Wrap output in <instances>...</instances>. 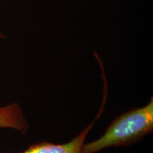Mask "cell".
<instances>
[{
  "label": "cell",
  "instance_id": "cell-2",
  "mask_svg": "<svg viewBox=\"0 0 153 153\" xmlns=\"http://www.w3.org/2000/svg\"><path fill=\"white\" fill-rule=\"evenodd\" d=\"M106 101V94H104V99L98 114L94 120L85 128L79 135L74 137L70 142L65 144H54V143L43 141L37 144L30 145L22 153H82V148L85 143L89 132L91 131L98 118L100 117L104 111V106ZM0 153H5L0 152Z\"/></svg>",
  "mask_w": 153,
  "mask_h": 153
},
{
  "label": "cell",
  "instance_id": "cell-3",
  "mask_svg": "<svg viewBox=\"0 0 153 153\" xmlns=\"http://www.w3.org/2000/svg\"><path fill=\"white\" fill-rule=\"evenodd\" d=\"M28 123L18 104H11L0 107V128H11L26 133Z\"/></svg>",
  "mask_w": 153,
  "mask_h": 153
},
{
  "label": "cell",
  "instance_id": "cell-1",
  "mask_svg": "<svg viewBox=\"0 0 153 153\" xmlns=\"http://www.w3.org/2000/svg\"><path fill=\"white\" fill-rule=\"evenodd\" d=\"M153 130V99L146 106L133 108L114 120L104 135L89 143H84L82 153H97L110 147L137 143Z\"/></svg>",
  "mask_w": 153,
  "mask_h": 153
}]
</instances>
